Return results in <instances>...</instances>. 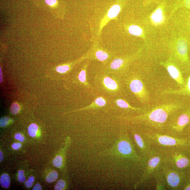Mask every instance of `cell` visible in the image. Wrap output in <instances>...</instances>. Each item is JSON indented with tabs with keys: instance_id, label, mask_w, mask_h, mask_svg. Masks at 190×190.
<instances>
[{
	"instance_id": "39",
	"label": "cell",
	"mask_w": 190,
	"mask_h": 190,
	"mask_svg": "<svg viewBox=\"0 0 190 190\" xmlns=\"http://www.w3.org/2000/svg\"><path fill=\"white\" fill-rule=\"evenodd\" d=\"M1 80H0V81H1V83L2 82V81H3V76H2V71H1Z\"/></svg>"
},
{
	"instance_id": "38",
	"label": "cell",
	"mask_w": 190,
	"mask_h": 190,
	"mask_svg": "<svg viewBox=\"0 0 190 190\" xmlns=\"http://www.w3.org/2000/svg\"><path fill=\"white\" fill-rule=\"evenodd\" d=\"M3 159H4V155H3V152L1 150L0 151V161H1V162L3 160Z\"/></svg>"
},
{
	"instance_id": "14",
	"label": "cell",
	"mask_w": 190,
	"mask_h": 190,
	"mask_svg": "<svg viewBox=\"0 0 190 190\" xmlns=\"http://www.w3.org/2000/svg\"><path fill=\"white\" fill-rule=\"evenodd\" d=\"M87 64H86L84 68L79 73L78 79L80 84L87 89H92V87L88 82L87 78Z\"/></svg>"
},
{
	"instance_id": "2",
	"label": "cell",
	"mask_w": 190,
	"mask_h": 190,
	"mask_svg": "<svg viewBox=\"0 0 190 190\" xmlns=\"http://www.w3.org/2000/svg\"><path fill=\"white\" fill-rule=\"evenodd\" d=\"M112 150L115 155L126 159L146 164L147 159L139 156L136 152L133 144L127 135H122L118 139Z\"/></svg>"
},
{
	"instance_id": "34",
	"label": "cell",
	"mask_w": 190,
	"mask_h": 190,
	"mask_svg": "<svg viewBox=\"0 0 190 190\" xmlns=\"http://www.w3.org/2000/svg\"><path fill=\"white\" fill-rule=\"evenodd\" d=\"M22 147L21 143L18 142V143H14L12 145L13 148L14 150H18L20 149Z\"/></svg>"
},
{
	"instance_id": "4",
	"label": "cell",
	"mask_w": 190,
	"mask_h": 190,
	"mask_svg": "<svg viewBox=\"0 0 190 190\" xmlns=\"http://www.w3.org/2000/svg\"><path fill=\"white\" fill-rule=\"evenodd\" d=\"M144 135L149 143L162 147H177L182 146L186 143L185 141L182 139L161 135L155 132H145Z\"/></svg>"
},
{
	"instance_id": "16",
	"label": "cell",
	"mask_w": 190,
	"mask_h": 190,
	"mask_svg": "<svg viewBox=\"0 0 190 190\" xmlns=\"http://www.w3.org/2000/svg\"><path fill=\"white\" fill-rule=\"evenodd\" d=\"M156 180V189L165 190L166 184L165 179L158 171L155 173Z\"/></svg>"
},
{
	"instance_id": "36",
	"label": "cell",
	"mask_w": 190,
	"mask_h": 190,
	"mask_svg": "<svg viewBox=\"0 0 190 190\" xmlns=\"http://www.w3.org/2000/svg\"><path fill=\"white\" fill-rule=\"evenodd\" d=\"M33 190H42L41 186L40 184H37L35 185V186L33 188Z\"/></svg>"
},
{
	"instance_id": "7",
	"label": "cell",
	"mask_w": 190,
	"mask_h": 190,
	"mask_svg": "<svg viewBox=\"0 0 190 190\" xmlns=\"http://www.w3.org/2000/svg\"><path fill=\"white\" fill-rule=\"evenodd\" d=\"M132 133L142 156L145 159H148L154 152L151 150L149 142L146 140H145L143 136L142 137L141 135L136 133L134 131H132Z\"/></svg>"
},
{
	"instance_id": "28",
	"label": "cell",
	"mask_w": 190,
	"mask_h": 190,
	"mask_svg": "<svg viewBox=\"0 0 190 190\" xmlns=\"http://www.w3.org/2000/svg\"><path fill=\"white\" fill-rule=\"evenodd\" d=\"M10 110L11 112L13 114H17L20 111V107L19 104L16 102L13 103L11 106Z\"/></svg>"
},
{
	"instance_id": "12",
	"label": "cell",
	"mask_w": 190,
	"mask_h": 190,
	"mask_svg": "<svg viewBox=\"0 0 190 190\" xmlns=\"http://www.w3.org/2000/svg\"><path fill=\"white\" fill-rule=\"evenodd\" d=\"M163 94H170L179 95H190V76L187 83L182 89L179 90L169 89L166 90L162 92Z\"/></svg>"
},
{
	"instance_id": "15",
	"label": "cell",
	"mask_w": 190,
	"mask_h": 190,
	"mask_svg": "<svg viewBox=\"0 0 190 190\" xmlns=\"http://www.w3.org/2000/svg\"><path fill=\"white\" fill-rule=\"evenodd\" d=\"M173 159L176 167L179 168L186 167L189 164V161L187 158L181 155H176L173 157Z\"/></svg>"
},
{
	"instance_id": "22",
	"label": "cell",
	"mask_w": 190,
	"mask_h": 190,
	"mask_svg": "<svg viewBox=\"0 0 190 190\" xmlns=\"http://www.w3.org/2000/svg\"><path fill=\"white\" fill-rule=\"evenodd\" d=\"M10 179L9 175L6 174L2 175L0 178V184L3 188H8L10 185Z\"/></svg>"
},
{
	"instance_id": "27",
	"label": "cell",
	"mask_w": 190,
	"mask_h": 190,
	"mask_svg": "<svg viewBox=\"0 0 190 190\" xmlns=\"http://www.w3.org/2000/svg\"><path fill=\"white\" fill-rule=\"evenodd\" d=\"M70 69V66L67 64H64L58 66L56 69L57 72L61 74H64L68 72Z\"/></svg>"
},
{
	"instance_id": "25",
	"label": "cell",
	"mask_w": 190,
	"mask_h": 190,
	"mask_svg": "<svg viewBox=\"0 0 190 190\" xmlns=\"http://www.w3.org/2000/svg\"><path fill=\"white\" fill-rule=\"evenodd\" d=\"M58 177V174L55 171L51 172L46 178V181L47 182L51 183L55 181Z\"/></svg>"
},
{
	"instance_id": "31",
	"label": "cell",
	"mask_w": 190,
	"mask_h": 190,
	"mask_svg": "<svg viewBox=\"0 0 190 190\" xmlns=\"http://www.w3.org/2000/svg\"><path fill=\"white\" fill-rule=\"evenodd\" d=\"M35 177L33 176H31L28 178V179L25 182V186L27 188L31 187L33 186V183L34 182Z\"/></svg>"
},
{
	"instance_id": "10",
	"label": "cell",
	"mask_w": 190,
	"mask_h": 190,
	"mask_svg": "<svg viewBox=\"0 0 190 190\" xmlns=\"http://www.w3.org/2000/svg\"><path fill=\"white\" fill-rule=\"evenodd\" d=\"M189 120L190 113L189 112L182 114L179 117L176 123L173 125L172 128L175 131H181L189 123Z\"/></svg>"
},
{
	"instance_id": "21",
	"label": "cell",
	"mask_w": 190,
	"mask_h": 190,
	"mask_svg": "<svg viewBox=\"0 0 190 190\" xmlns=\"http://www.w3.org/2000/svg\"><path fill=\"white\" fill-rule=\"evenodd\" d=\"M95 57L98 60L104 62L108 60L109 56L108 52L103 50H99L95 52Z\"/></svg>"
},
{
	"instance_id": "33",
	"label": "cell",
	"mask_w": 190,
	"mask_h": 190,
	"mask_svg": "<svg viewBox=\"0 0 190 190\" xmlns=\"http://www.w3.org/2000/svg\"><path fill=\"white\" fill-rule=\"evenodd\" d=\"M15 138L16 140H19L20 141L23 142L25 140L24 137L20 133H17L15 136Z\"/></svg>"
},
{
	"instance_id": "35",
	"label": "cell",
	"mask_w": 190,
	"mask_h": 190,
	"mask_svg": "<svg viewBox=\"0 0 190 190\" xmlns=\"http://www.w3.org/2000/svg\"><path fill=\"white\" fill-rule=\"evenodd\" d=\"M46 3L50 6H53L57 3L56 0H45Z\"/></svg>"
},
{
	"instance_id": "23",
	"label": "cell",
	"mask_w": 190,
	"mask_h": 190,
	"mask_svg": "<svg viewBox=\"0 0 190 190\" xmlns=\"http://www.w3.org/2000/svg\"><path fill=\"white\" fill-rule=\"evenodd\" d=\"M129 32L131 34L139 36L142 34V30L136 25H132L129 28Z\"/></svg>"
},
{
	"instance_id": "17",
	"label": "cell",
	"mask_w": 190,
	"mask_h": 190,
	"mask_svg": "<svg viewBox=\"0 0 190 190\" xmlns=\"http://www.w3.org/2000/svg\"><path fill=\"white\" fill-rule=\"evenodd\" d=\"M124 60L122 58H118L115 59L111 63L110 67L112 73H115V71L120 70L124 64Z\"/></svg>"
},
{
	"instance_id": "24",
	"label": "cell",
	"mask_w": 190,
	"mask_h": 190,
	"mask_svg": "<svg viewBox=\"0 0 190 190\" xmlns=\"http://www.w3.org/2000/svg\"><path fill=\"white\" fill-rule=\"evenodd\" d=\"M38 130V126L35 124H32L30 125L28 129V132L30 136L34 137L36 136L37 132Z\"/></svg>"
},
{
	"instance_id": "11",
	"label": "cell",
	"mask_w": 190,
	"mask_h": 190,
	"mask_svg": "<svg viewBox=\"0 0 190 190\" xmlns=\"http://www.w3.org/2000/svg\"><path fill=\"white\" fill-rule=\"evenodd\" d=\"M107 104V101L105 98L103 96H99L96 98L92 103L89 105L81 108V109L75 110L74 111H81L92 109H99L106 106Z\"/></svg>"
},
{
	"instance_id": "32",
	"label": "cell",
	"mask_w": 190,
	"mask_h": 190,
	"mask_svg": "<svg viewBox=\"0 0 190 190\" xmlns=\"http://www.w3.org/2000/svg\"><path fill=\"white\" fill-rule=\"evenodd\" d=\"M18 178L19 181L21 182H24L25 180L24 173L22 170H20L18 171Z\"/></svg>"
},
{
	"instance_id": "37",
	"label": "cell",
	"mask_w": 190,
	"mask_h": 190,
	"mask_svg": "<svg viewBox=\"0 0 190 190\" xmlns=\"http://www.w3.org/2000/svg\"><path fill=\"white\" fill-rule=\"evenodd\" d=\"M185 5L186 7H190V0H186L185 1Z\"/></svg>"
},
{
	"instance_id": "18",
	"label": "cell",
	"mask_w": 190,
	"mask_h": 190,
	"mask_svg": "<svg viewBox=\"0 0 190 190\" xmlns=\"http://www.w3.org/2000/svg\"><path fill=\"white\" fill-rule=\"evenodd\" d=\"M177 50L180 55L184 57L187 55V45L185 41L183 39L179 41L177 45Z\"/></svg>"
},
{
	"instance_id": "40",
	"label": "cell",
	"mask_w": 190,
	"mask_h": 190,
	"mask_svg": "<svg viewBox=\"0 0 190 190\" xmlns=\"http://www.w3.org/2000/svg\"><path fill=\"white\" fill-rule=\"evenodd\" d=\"M184 189L186 190H190V185L187 186V187L185 188Z\"/></svg>"
},
{
	"instance_id": "13",
	"label": "cell",
	"mask_w": 190,
	"mask_h": 190,
	"mask_svg": "<svg viewBox=\"0 0 190 190\" xmlns=\"http://www.w3.org/2000/svg\"><path fill=\"white\" fill-rule=\"evenodd\" d=\"M113 103L118 107L123 108V109L131 110L136 111H140L142 112V113L147 110V109H143V108L133 107L131 106L128 102L125 101V100L122 99H115L114 101H113Z\"/></svg>"
},
{
	"instance_id": "30",
	"label": "cell",
	"mask_w": 190,
	"mask_h": 190,
	"mask_svg": "<svg viewBox=\"0 0 190 190\" xmlns=\"http://www.w3.org/2000/svg\"><path fill=\"white\" fill-rule=\"evenodd\" d=\"M10 121V118L7 117H4L1 118L0 120V126L1 127L7 126Z\"/></svg>"
},
{
	"instance_id": "20",
	"label": "cell",
	"mask_w": 190,
	"mask_h": 190,
	"mask_svg": "<svg viewBox=\"0 0 190 190\" xmlns=\"http://www.w3.org/2000/svg\"><path fill=\"white\" fill-rule=\"evenodd\" d=\"M121 10L120 6L118 5H115L112 6L108 11V16L110 18L116 17L119 13Z\"/></svg>"
},
{
	"instance_id": "5",
	"label": "cell",
	"mask_w": 190,
	"mask_h": 190,
	"mask_svg": "<svg viewBox=\"0 0 190 190\" xmlns=\"http://www.w3.org/2000/svg\"><path fill=\"white\" fill-rule=\"evenodd\" d=\"M155 152L149 157L147 159L145 169L140 179L135 185V188L136 189L146 181L152 175L158 171L162 162V157L159 155H154Z\"/></svg>"
},
{
	"instance_id": "9",
	"label": "cell",
	"mask_w": 190,
	"mask_h": 190,
	"mask_svg": "<svg viewBox=\"0 0 190 190\" xmlns=\"http://www.w3.org/2000/svg\"><path fill=\"white\" fill-rule=\"evenodd\" d=\"M166 69L171 78L180 86L184 85V80L180 72L175 66L168 64L166 66Z\"/></svg>"
},
{
	"instance_id": "26",
	"label": "cell",
	"mask_w": 190,
	"mask_h": 190,
	"mask_svg": "<svg viewBox=\"0 0 190 190\" xmlns=\"http://www.w3.org/2000/svg\"><path fill=\"white\" fill-rule=\"evenodd\" d=\"M63 158L61 156L58 155L56 156L52 161V164L54 166L57 168H60L62 167L63 165Z\"/></svg>"
},
{
	"instance_id": "3",
	"label": "cell",
	"mask_w": 190,
	"mask_h": 190,
	"mask_svg": "<svg viewBox=\"0 0 190 190\" xmlns=\"http://www.w3.org/2000/svg\"><path fill=\"white\" fill-rule=\"evenodd\" d=\"M95 86L101 92L110 96H115L120 92L121 87L119 81L112 75L101 73L94 78Z\"/></svg>"
},
{
	"instance_id": "29",
	"label": "cell",
	"mask_w": 190,
	"mask_h": 190,
	"mask_svg": "<svg viewBox=\"0 0 190 190\" xmlns=\"http://www.w3.org/2000/svg\"><path fill=\"white\" fill-rule=\"evenodd\" d=\"M66 186L65 181L63 180H60L56 184L54 189L55 190H62L65 188Z\"/></svg>"
},
{
	"instance_id": "8",
	"label": "cell",
	"mask_w": 190,
	"mask_h": 190,
	"mask_svg": "<svg viewBox=\"0 0 190 190\" xmlns=\"http://www.w3.org/2000/svg\"><path fill=\"white\" fill-rule=\"evenodd\" d=\"M163 174L166 184L171 189L177 188L180 183L181 178L177 172L173 171L164 170Z\"/></svg>"
},
{
	"instance_id": "19",
	"label": "cell",
	"mask_w": 190,
	"mask_h": 190,
	"mask_svg": "<svg viewBox=\"0 0 190 190\" xmlns=\"http://www.w3.org/2000/svg\"><path fill=\"white\" fill-rule=\"evenodd\" d=\"M151 18L154 23L159 24L162 22L164 18L162 9L159 8L156 10L152 13L151 16Z\"/></svg>"
},
{
	"instance_id": "1",
	"label": "cell",
	"mask_w": 190,
	"mask_h": 190,
	"mask_svg": "<svg viewBox=\"0 0 190 190\" xmlns=\"http://www.w3.org/2000/svg\"><path fill=\"white\" fill-rule=\"evenodd\" d=\"M180 105L170 103L158 106L134 116H121L119 118L132 123L141 124L156 129L163 126L168 117L180 108Z\"/></svg>"
},
{
	"instance_id": "6",
	"label": "cell",
	"mask_w": 190,
	"mask_h": 190,
	"mask_svg": "<svg viewBox=\"0 0 190 190\" xmlns=\"http://www.w3.org/2000/svg\"><path fill=\"white\" fill-rule=\"evenodd\" d=\"M129 87L140 102L146 103L149 101V94L141 80L137 76L131 77L128 81Z\"/></svg>"
}]
</instances>
